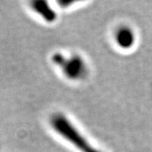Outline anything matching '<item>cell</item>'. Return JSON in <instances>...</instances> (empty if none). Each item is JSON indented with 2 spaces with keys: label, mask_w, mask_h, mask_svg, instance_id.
Wrapping results in <instances>:
<instances>
[{
  "label": "cell",
  "mask_w": 152,
  "mask_h": 152,
  "mask_svg": "<svg viewBox=\"0 0 152 152\" xmlns=\"http://www.w3.org/2000/svg\"><path fill=\"white\" fill-rule=\"evenodd\" d=\"M51 125L61 137L70 141L83 152H100L88 143L73 125L62 115H55L51 119Z\"/></svg>",
  "instance_id": "obj_1"
},
{
  "label": "cell",
  "mask_w": 152,
  "mask_h": 152,
  "mask_svg": "<svg viewBox=\"0 0 152 152\" xmlns=\"http://www.w3.org/2000/svg\"><path fill=\"white\" fill-rule=\"evenodd\" d=\"M54 61L60 65H63L62 67L64 69V72L70 78L77 79L81 77L85 72L84 64L83 61L78 57H74L70 59L69 61H65L61 55H56L54 56Z\"/></svg>",
  "instance_id": "obj_2"
},
{
  "label": "cell",
  "mask_w": 152,
  "mask_h": 152,
  "mask_svg": "<svg viewBox=\"0 0 152 152\" xmlns=\"http://www.w3.org/2000/svg\"><path fill=\"white\" fill-rule=\"evenodd\" d=\"M32 7L36 11L41 15L42 18H44L47 21L52 22L56 18V14L53 10L50 7L47 2L45 1H35L32 2Z\"/></svg>",
  "instance_id": "obj_4"
},
{
  "label": "cell",
  "mask_w": 152,
  "mask_h": 152,
  "mask_svg": "<svg viewBox=\"0 0 152 152\" xmlns=\"http://www.w3.org/2000/svg\"><path fill=\"white\" fill-rule=\"evenodd\" d=\"M116 41L118 45L127 49L133 45L134 42V34L132 30H130L128 28H122L116 33Z\"/></svg>",
  "instance_id": "obj_3"
}]
</instances>
